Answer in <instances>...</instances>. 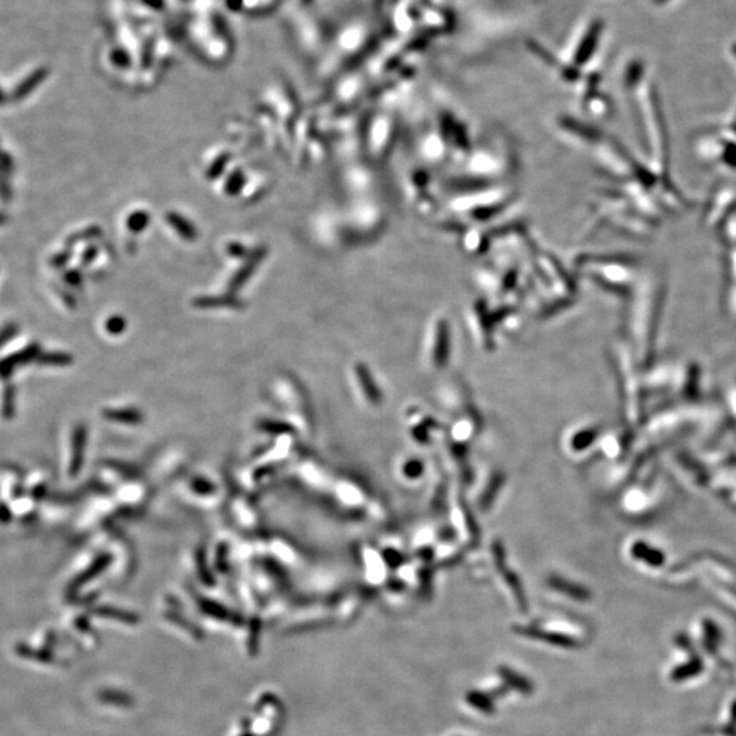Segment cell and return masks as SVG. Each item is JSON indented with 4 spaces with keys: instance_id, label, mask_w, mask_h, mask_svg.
<instances>
[{
    "instance_id": "9",
    "label": "cell",
    "mask_w": 736,
    "mask_h": 736,
    "mask_svg": "<svg viewBox=\"0 0 736 736\" xmlns=\"http://www.w3.org/2000/svg\"><path fill=\"white\" fill-rule=\"evenodd\" d=\"M732 51H734V54H735L736 56V45H734V49H732Z\"/></svg>"
},
{
    "instance_id": "7",
    "label": "cell",
    "mask_w": 736,
    "mask_h": 736,
    "mask_svg": "<svg viewBox=\"0 0 736 736\" xmlns=\"http://www.w3.org/2000/svg\"><path fill=\"white\" fill-rule=\"evenodd\" d=\"M197 566H198L199 576L202 579H205L207 582V585H212V581L215 582V579L210 576L209 570L206 569V560H205V553L203 550H198L197 553Z\"/></svg>"
},
{
    "instance_id": "6",
    "label": "cell",
    "mask_w": 736,
    "mask_h": 736,
    "mask_svg": "<svg viewBox=\"0 0 736 736\" xmlns=\"http://www.w3.org/2000/svg\"><path fill=\"white\" fill-rule=\"evenodd\" d=\"M191 487H193V490H194L197 494H200V495H209V494L215 493V490H216V488H215V484L209 483V481L205 480V478H195V480L191 483Z\"/></svg>"
},
{
    "instance_id": "1",
    "label": "cell",
    "mask_w": 736,
    "mask_h": 736,
    "mask_svg": "<svg viewBox=\"0 0 736 736\" xmlns=\"http://www.w3.org/2000/svg\"><path fill=\"white\" fill-rule=\"evenodd\" d=\"M86 445V428L83 426H78L74 431L73 437V458L70 465V475L76 476L80 472V465L83 461V452Z\"/></svg>"
},
{
    "instance_id": "3",
    "label": "cell",
    "mask_w": 736,
    "mask_h": 736,
    "mask_svg": "<svg viewBox=\"0 0 736 736\" xmlns=\"http://www.w3.org/2000/svg\"><path fill=\"white\" fill-rule=\"evenodd\" d=\"M104 416L109 421H116L121 424H140L143 421V415L138 409L128 408V409H109L104 412Z\"/></svg>"
},
{
    "instance_id": "2",
    "label": "cell",
    "mask_w": 736,
    "mask_h": 736,
    "mask_svg": "<svg viewBox=\"0 0 736 736\" xmlns=\"http://www.w3.org/2000/svg\"><path fill=\"white\" fill-rule=\"evenodd\" d=\"M356 374H358V383L361 386V390L368 399V402L373 405H378L379 402L382 401V394L378 390V386H375L368 370L364 366L358 364L356 367Z\"/></svg>"
},
{
    "instance_id": "8",
    "label": "cell",
    "mask_w": 736,
    "mask_h": 736,
    "mask_svg": "<svg viewBox=\"0 0 736 736\" xmlns=\"http://www.w3.org/2000/svg\"><path fill=\"white\" fill-rule=\"evenodd\" d=\"M420 472H421V462H415V461L408 462L406 471H405L406 476H418Z\"/></svg>"
},
{
    "instance_id": "5",
    "label": "cell",
    "mask_w": 736,
    "mask_h": 736,
    "mask_svg": "<svg viewBox=\"0 0 736 736\" xmlns=\"http://www.w3.org/2000/svg\"><path fill=\"white\" fill-rule=\"evenodd\" d=\"M111 560H112L111 555H102V557H99V559H97V560H96V562H95V563H93V565H92V566H90V567H89V569H88V570H86V572H85L78 579H77V584L80 585L82 582L89 581V579H92V578L96 577L99 572H102V570H104V569L111 563Z\"/></svg>"
},
{
    "instance_id": "10",
    "label": "cell",
    "mask_w": 736,
    "mask_h": 736,
    "mask_svg": "<svg viewBox=\"0 0 736 736\" xmlns=\"http://www.w3.org/2000/svg\"><path fill=\"white\" fill-rule=\"evenodd\" d=\"M657 3H661V1H665V0H656Z\"/></svg>"
},
{
    "instance_id": "4",
    "label": "cell",
    "mask_w": 736,
    "mask_h": 736,
    "mask_svg": "<svg viewBox=\"0 0 736 736\" xmlns=\"http://www.w3.org/2000/svg\"><path fill=\"white\" fill-rule=\"evenodd\" d=\"M258 427L262 431L270 433V434H294L295 433V428L291 424L284 423V421L262 420V421H259Z\"/></svg>"
}]
</instances>
